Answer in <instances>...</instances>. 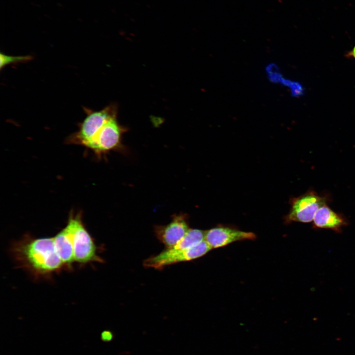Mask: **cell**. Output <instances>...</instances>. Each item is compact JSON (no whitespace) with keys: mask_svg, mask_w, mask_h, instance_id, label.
<instances>
[{"mask_svg":"<svg viewBox=\"0 0 355 355\" xmlns=\"http://www.w3.org/2000/svg\"><path fill=\"white\" fill-rule=\"evenodd\" d=\"M11 253L17 264L35 277L50 276L67 268L56 252L53 237L25 236L12 245Z\"/></svg>","mask_w":355,"mask_h":355,"instance_id":"6da1fadb","label":"cell"},{"mask_svg":"<svg viewBox=\"0 0 355 355\" xmlns=\"http://www.w3.org/2000/svg\"><path fill=\"white\" fill-rule=\"evenodd\" d=\"M67 224L72 234L74 261L80 264L103 262L97 254V248L93 238L85 227L80 213H70Z\"/></svg>","mask_w":355,"mask_h":355,"instance_id":"7a4b0ae2","label":"cell"},{"mask_svg":"<svg viewBox=\"0 0 355 355\" xmlns=\"http://www.w3.org/2000/svg\"><path fill=\"white\" fill-rule=\"evenodd\" d=\"M86 116L78 124V129L67 138V142L84 146L96 132L115 115L114 107L108 106L100 111L84 107Z\"/></svg>","mask_w":355,"mask_h":355,"instance_id":"3957f363","label":"cell"},{"mask_svg":"<svg viewBox=\"0 0 355 355\" xmlns=\"http://www.w3.org/2000/svg\"><path fill=\"white\" fill-rule=\"evenodd\" d=\"M211 249V248L205 240L195 246L182 250H172L166 248L158 254L145 259L143 265L146 268L160 269L176 263L198 258L205 255Z\"/></svg>","mask_w":355,"mask_h":355,"instance_id":"277c9868","label":"cell"},{"mask_svg":"<svg viewBox=\"0 0 355 355\" xmlns=\"http://www.w3.org/2000/svg\"><path fill=\"white\" fill-rule=\"evenodd\" d=\"M121 134V129L114 116L96 132L84 147L97 155H101L113 149L118 145Z\"/></svg>","mask_w":355,"mask_h":355,"instance_id":"5b68a950","label":"cell"},{"mask_svg":"<svg viewBox=\"0 0 355 355\" xmlns=\"http://www.w3.org/2000/svg\"><path fill=\"white\" fill-rule=\"evenodd\" d=\"M323 198L314 193H308L295 199L289 213L285 217L288 223L293 221L307 223L313 221L318 209L325 205Z\"/></svg>","mask_w":355,"mask_h":355,"instance_id":"8992f818","label":"cell"},{"mask_svg":"<svg viewBox=\"0 0 355 355\" xmlns=\"http://www.w3.org/2000/svg\"><path fill=\"white\" fill-rule=\"evenodd\" d=\"M252 232L225 226H217L205 231L204 240L213 248H217L232 243L246 240H255Z\"/></svg>","mask_w":355,"mask_h":355,"instance_id":"52a82bcc","label":"cell"},{"mask_svg":"<svg viewBox=\"0 0 355 355\" xmlns=\"http://www.w3.org/2000/svg\"><path fill=\"white\" fill-rule=\"evenodd\" d=\"M189 229L185 215L180 214L174 215L167 225L156 226L154 232L158 239L169 248L180 241Z\"/></svg>","mask_w":355,"mask_h":355,"instance_id":"ba28073f","label":"cell"},{"mask_svg":"<svg viewBox=\"0 0 355 355\" xmlns=\"http://www.w3.org/2000/svg\"><path fill=\"white\" fill-rule=\"evenodd\" d=\"M53 238L55 250L67 268L74 261L71 231L70 226H66Z\"/></svg>","mask_w":355,"mask_h":355,"instance_id":"9c48e42d","label":"cell"},{"mask_svg":"<svg viewBox=\"0 0 355 355\" xmlns=\"http://www.w3.org/2000/svg\"><path fill=\"white\" fill-rule=\"evenodd\" d=\"M313 221L317 228L330 229L336 231H339L341 227L345 225L343 218L325 204L317 211Z\"/></svg>","mask_w":355,"mask_h":355,"instance_id":"30bf717a","label":"cell"},{"mask_svg":"<svg viewBox=\"0 0 355 355\" xmlns=\"http://www.w3.org/2000/svg\"><path fill=\"white\" fill-rule=\"evenodd\" d=\"M32 57L30 55L25 56H9L4 53L0 54V69L2 70L6 66L19 63H24L31 60Z\"/></svg>","mask_w":355,"mask_h":355,"instance_id":"8fae6325","label":"cell"},{"mask_svg":"<svg viewBox=\"0 0 355 355\" xmlns=\"http://www.w3.org/2000/svg\"><path fill=\"white\" fill-rule=\"evenodd\" d=\"M112 333L109 330H104L101 334V339L104 342H109L113 339Z\"/></svg>","mask_w":355,"mask_h":355,"instance_id":"7c38bea8","label":"cell"},{"mask_svg":"<svg viewBox=\"0 0 355 355\" xmlns=\"http://www.w3.org/2000/svg\"><path fill=\"white\" fill-rule=\"evenodd\" d=\"M347 56L348 57H352L355 59V46L353 49L350 52H348Z\"/></svg>","mask_w":355,"mask_h":355,"instance_id":"4fadbf2b","label":"cell"}]
</instances>
